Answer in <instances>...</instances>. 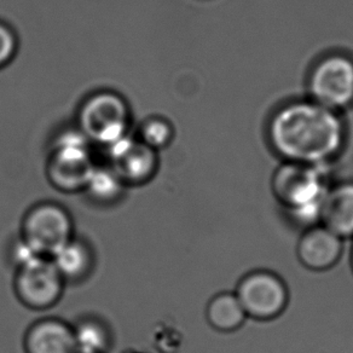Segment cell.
<instances>
[{
	"label": "cell",
	"instance_id": "12",
	"mask_svg": "<svg viewBox=\"0 0 353 353\" xmlns=\"http://www.w3.org/2000/svg\"><path fill=\"white\" fill-rule=\"evenodd\" d=\"M51 261L64 282H77L85 279L92 269L94 256L83 241L73 237L51 256Z\"/></svg>",
	"mask_w": 353,
	"mask_h": 353
},
{
	"label": "cell",
	"instance_id": "15",
	"mask_svg": "<svg viewBox=\"0 0 353 353\" xmlns=\"http://www.w3.org/2000/svg\"><path fill=\"white\" fill-rule=\"evenodd\" d=\"M123 183L114 170H92L85 189L96 201H114L121 192Z\"/></svg>",
	"mask_w": 353,
	"mask_h": 353
},
{
	"label": "cell",
	"instance_id": "9",
	"mask_svg": "<svg viewBox=\"0 0 353 353\" xmlns=\"http://www.w3.org/2000/svg\"><path fill=\"white\" fill-rule=\"evenodd\" d=\"M115 161L114 171L123 183L145 182L152 176L157 165L154 149L144 143H133L126 136L110 145Z\"/></svg>",
	"mask_w": 353,
	"mask_h": 353
},
{
	"label": "cell",
	"instance_id": "3",
	"mask_svg": "<svg viewBox=\"0 0 353 353\" xmlns=\"http://www.w3.org/2000/svg\"><path fill=\"white\" fill-rule=\"evenodd\" d=\"M310 99L340 113L353 104V59L343 54L324 56L307 80Z\"/></svg>",
	"mask_w": 353,
	"mask_h": 353
},
{
	"label": "cell",
	"instance_id": "13",
	"mask_svg": "<svg viewBox=\"0 0 353 353\" xmlns=\"http://www.w3.org/2000/svg\"><path fill=\"white\" fill-rule=\"evenodd\" d=\"M206 317L212 328L221 333H231L245 324L247 314L235 293L223 292L210 300Z\"/></svg>",
	"mask_w": 353,
	"mask_h": 353
},
{
	"label": "cell",
	"instance_id": "18",
	"mask_svg": "<svg viewBox=\"0 0 353 353\" xmlns=\"http://www.w3.org/2000/svg\"><path fill=\"white\" fill-rule=\"evenodd\" d=\"M351 268H352V271H353V245H352V250H351Z\"/></svg>",
	"mask_w": 353,
	"mask_h": 353
},
{
	"label": "cell",
	"instance_id": "11",
	"mask_svg": "<svg viewBox=\"0 0 353 353\" xmlns=\"http://www.w3.org/2000/svg\"><path fill=\"white\" fill-rule=\"evenodd\" d=\"M25 346L27 353H78L73 328L56 319L40 321L30 327Z\"/></svg>",
	"mask_w": 353,
	"mask_h": 353
},
{
	"label": "cell",
	"instance_id": "14",
	"mask_svg": "<svg viewBox=\"0 0 353 353\" xmlns=\"http://www.w3.org/2000/svg\"><path fill=\"white\" fill-rule=\"evenodd\" d=\"M78 353H105L109 335L103 324L94 319H85L73 328Z\"/></svg>",
	"mask_w": 353,
	"mask_h": 353
},
{
	"label": "cell",
	"instance_id": "17",
	"mask_svg": "<svg viewBox=\"0 0 353 353\" xmlns=\"http://www.w3.org/2000/svg\"><path fill=\"white\" fill-rule=\"evenodd\" d=\"M17 49L16 35L9 26L0 22V68L9 63Z\"/></svg>",
	"mask_w": 353,
	"mask_h": 353
},
{
	"label": "cell",
	"instance_id": "2",
	"mask_svg": "<svg viewBox=\"0 0 353 353\" xmlns=\"http://www.w3.org/2000/svg\"><path fill=\"white\" fill-rule=\"evenodd\" d=\"M322 167L283 162L272 176L276 200L290 213L292 221L311 228L319 224L321 202L328 187Z\"/></svg>",
	"mask_w": 353,
	"mask_h": 353
},
{
	"label": "cell",
	"instance_id": "5",
	"mask_svg": "<svg viewBox=\"0 0 353 353\" xmlns=\"http://www.w3.org/2000/svg\"><path fill=\"white\" fill-rule=\"evenodd\" d=\"M247 319L268 322L280 317L290 301V293L280 276L271 271H252L241 279L235 292Z\"/></svg>",
	"mask_w": 353,
	"mask_h": 353
},
{
	"label": "cell",
	"instance_id": "4",
	"mask_svg": "<svg viewBox=\"0 0 353 353\" xmlns=\"http://www.w3.org/2000/svg\"><path fill=\"white\" fill-rule=\"evenodd\" d=\"M73 239V221L63 207L39 203L27 212L22 223V239L43 258L51 256Z\"/></svg>",
	"mask_w": 353,
	"mask_h": 353
},
{
	"label": "cell",
	"instance_id": "6",
	"mask_svg": "<svg viewBox=\"0 0 353 353\" xmlns=\"http://www.w3.org/2000/svg\"><path fill=\"white\" fill-rule=\"evenodd\" d=\"M128 123L126 103L112 92L94 94L85 102L80 112L83 132L109 147L125 137Z\"/></svg>",
	"mask_w": 353,
	"mask_h": 353
},
{
	"label": "cell",
	"instance_id": "7",
	"mask_svg": "<svg viewBox=\"0 0 353 353\" xmlns=\"http://www.w3.org/2000/svg\"><path fill=\"white\" fill-rule=\"evenodd\" d=\"M64 280L51 259L38 258L20 265L15 279L19 299L30 309L54 306L63 292Z\"/></svg>",
	"mask_w": 353,
	"mask_h": 353
},
{
	"label": "cell",
	"instance_id": "10",
	"mask_svg": "<svg viewBox=\"0 0 353 353\" xmlns=\"http://www.w3.org/2000/svg\"><path fill=\"white\" fill-rule=\"evenodd\" d=\"M319 223L341 240L353 239V182L328 188L321 202Z\"/></svg>",
	"mask_w": 353,
	"mask_h": 353
},
{
	"label": "cell",
	"instance_id": "16",
	"mask_svg": "<svg viewBox=\"0 0 353 353\" xmlns=\"http://www.w3.org/2000/svg\"><path fill=\"white\" fill-rule=\"evenodd\" d=\"M171 136V128L166 121L152 120L143 126L142 142L152 149L166 145Z\"/></svg>",
	"mask_w": 353,
	"mask_h": 353
},
{
	"label": "cell",
	"instance_id": "8",
	"mask_svg": "<svg viewBox=\"0 0 353 353\" xmlns=\"http://www.w3.org/2000/svg\"><path fill=\"white\" fill-rule=\"evenodd\" d=\"M343 252V240L321 224L307 228L296 245L300 263L316 272L334 268L341 259Z\"/></svg>",
	"mask_w": 353,
	"mask_h": 353
},
{
	"label": "cell",
	"instance_id": "1",
	"mask_svg": "<svg viewBox=\"0 0 353 353\" xmlns=\"http://www.w3.org/2000/svg\"><path fill=\"white\" fill-rule=\"evenodd\" d=\"M268 136L283 162L323 167L343 150L345 128L339 113L311 99L294 101L272 114Z\"/></svg>",
	"mask_w": 353,
	"mask_h": 353
}]
</instances>
